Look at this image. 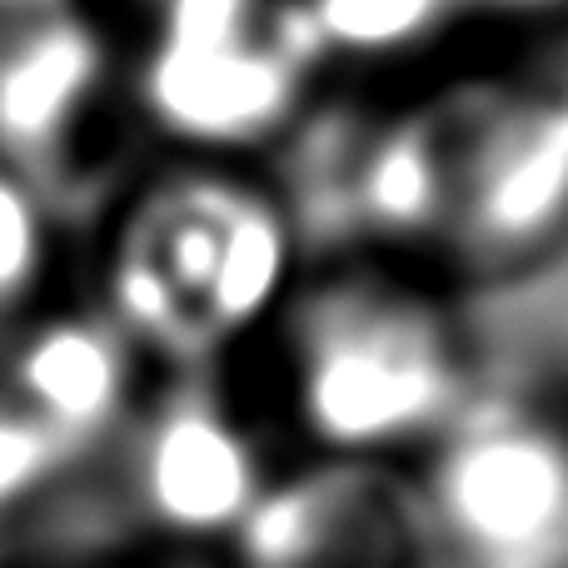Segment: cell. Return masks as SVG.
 Instances as JSON below:
<instances>
[{"instance_id": "1", "label": "cell", "mask_w": 568, "mask_h": 568, "mask_svg": "<svg viewBox=\"0 0 568 568\" xmlns=\"http://www.w3.org/2000/svg\"><path fill=\"white\" fill-rule=\"evenodd\" d=\"M300 404L334 449L434 444L469 404V364L444 304L349 275L300 310Z\"/></svg>"}, {"instance_id": "2", "label": "cell", "mask_w": 568, "mask_h": 568, "mask_svg": "<svg viewBox=\"0 0 568 568\" xmlns=\"http://www.w3.org/2000/svg\"><path fill=\"white\" fill-rule=\"evenodd\" d=\"M439 568H568V424L469 394L419 479Z\"/></svg>"}, {"instance_id": "3", "label": "cell", "mask_w": 568, "mask_h": 568, "mask_svg": "<svg viewBox=\"0 0 568 568\" xmlns=\"http://www.w3.org/2000/svg\"><path fill=\"white\" fill-rule=\"evenodd\" d=\"M449 155L444 245L474 284L514 275L568 240V150L539 90L474 85L434 105Z\"/></svg>"}, {"instance_id": "4", "label": "cell", "mask_w": 568, "mask_h": 568, "mask_svg": "<svg viewBox=\"0 0 568 568\" xmlns=\"http://www.w3.org/2000/svg\"><path fill=\"white\" fill-rule=\"evenodd\" d=\"M240 554L245 568H439L419 484L384 464H329L260 494Z\"/></svg>"}, {"instance_id": "5", "label": "cell", "mask_w": 568, "mask_h": 568, "mask_svg": "<svg viewBox=\"0 0 568 568\" xmlns=\"http://www.w3.org/2000/svg\"><path fill=\"white\" fill-rule=\"evenodd\" d=\"M135 489L170 529H235L260 504V459L205 389H185L140 444Z\"/></svg>"}, {"instance_id": "6", "label": "cell", "mask_w": 568, "mask_h": 568, "mask_svg": "<svg viewBox=\"0 0 568 568\" xmlns=\"http://www.w3.org/2000/svg\"><path fill=\"white\" fill-rule=\"evenodd\" d=\"M145 95L170 130L195 140H260L284 125L300 95V70L270 45V26L250 45L175 50L145 70Z\"/></svg>"}, {"instance_id": "7", "label": "cell", "mask_w": 568, "mask_h": 568, "mask_svg": "<svg viewBox=\"0 0 568 568\" xmlns=\"http://www.w3.org/2000/svg\"><path fill=\"white\" fill-rule=\"evenodd\" d=\"M16 379L30 419L65 454H75L115 424L125 394V354L105 324L60 320L20 349Z\"/></svg>"}, {"instance_id": "8", "label": "cell", "mask_w": 568, "mask_h": 568, "mask_svg": "<svg viewBox=\"0 0 568 568\" xmlns=\"http://www.w3.org/2000/svg\"><path fill=\"white\" fill-rule=\"evenodd\" d=\"M354 215H359V235L444 240L449 155H444L434 105L374 130L359 160V180H354Z\"/></svg>"}, {"instance_id": "9", "label": "cell", "mask_w": 568, "mask_h": 568, "mask_svg": "<svg viewBox=\"0 0 568 568\" xmlns=\"http://www.w3.org/2000/svg\"><path fill=\"white\" fill-rule=\"evenodd\" d=\"M95 70V36L65 16L50 20L30 40H20L0 60V150L10 160L50 155Z\"/></svg>"}, {"instance_id": "10", "label": "cell", "mask_w": 568, "mask_h": 568, "mask_svg": "<svg viewBox=\"0 0 568 568\" xmlns=\"http://www.w3.org/2000/svg\"><path fill=\"white\" fill-rule=\"evenodd\" d=\"M369 120L359 110H324L304 125L290 155V195L300 235L314 250H334L344 240H359V215H354V180L359 160L374 140Z\"/></svg>"}, {"instance_id": "11", "label": "cell", "mask_w": 568, "mask_h": 568, "mask_svg": "<svg viewBox=\"0 0 568 568\" xmlns=\"http://www.w3.org/2000/svg\"><path fill=\"white\" fill-rule=\"evenodd\" d=\"M284 220L275 205H265L250 190H230L225 195V250H220V275L210 284L205 320L210 329L225 324H245L265 310L284 275Z\"/></svg>"}, {"instance_id": "12", "label": "cell", "mask_w": 568, "mask_h": 568, "mask_svg": "<svg viewBox=\"0 0 568 568\" xmlns=\"http://www.w3.org/2000/svg\"><path fill=\"white\" fill-rule=\"evenodd\" d=\"M324 45L349 55H394L429 40L459 0H304Z\"/></svg>"}, {"instance_id": "13", "label": "cell", "mask_w": 568, "mask_h": 568, "mask_svg": "<svg viewBox=\"0 0 568 568\" xmlns=\"http://www.w3.org/2000/svg\"><path fill=\"white\" fill-rule=\"evenodd\" d=\"M70 454L30 419L26 409H0V519L26 509L30 494L55 469H65Z\"/></svg>"}, {"instance_id": "14", "label": "cell", "mask_w": 568, "mask_h": 568, "mask_svg": "<svg viewBox=\"0 0 568 568\" xmlns=\"http://www.w3.org/2000/svg\"><path fill=\"white\" fill-rule=\"evenodd\" d=\"M270 26L260 0H170L165 6V45L175 50H225L250 45Z\"/></svg>"}, {"instance_id": "15", "label": "cell", "mask_w": 568, "mask_h": 568, "mask_svg": "<svg viewBox=\"0 0 568 568\" xmlns=\"http://www.w3.org/2000/svg\"><path fill=\"white\" fill-rule=\"evenodd\" d=\"M40 225L30 195L10 175H0V304H10L36 275Z\"/></svg>"}, {"instance_id": "16", "label": "cell", "mask_w": 568, "mask_h": 568, "mask_svg": "<svg viewBox=\"0 0 568 568\" xmlns=\"http://www.w3.org/2000/svg\"><path fill=\"white\" fill-rule=\"evenodd\" d=\"M539 95H544V105H549L554 130H559V140H564V150H568V55L559 60V70H554V80L539 90Z\"/></svg>"}, {"instance_id": "17", "label": "cell", "mask_w": 568, "mask_h": 568, "mask_svg": "<svg viewBox=\"0 0 568 568\" xmlns=\"http://www.w3.org/2000/svg\"><path fill=\"white\" fill-rule=\"evenodd\" d=\"M459 6H484V10H514V16H549V10H568V0H459Z\"/></svg>"}]
</instances>
